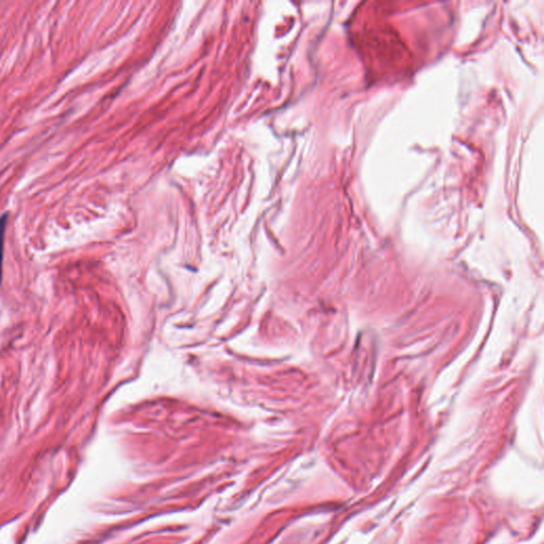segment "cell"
<instances>
[{
	"label": "cell",
	"instance_id": "1",
	"mask_svg": "<svg viewBox=\"0 0 544 544\" xmlns=\"http://www.w3.org/2000/svg\"><path fill=\"white\" fill-rule=\"evenodd\" d=\"M8 214L0 216V285L3 283V251H5V234L7 229Z\"/></svg>",
	"mask_w": 544,
	"mask_h": 544
}]
</instances>
